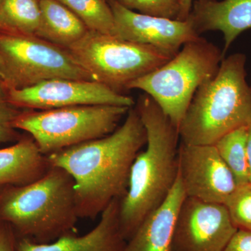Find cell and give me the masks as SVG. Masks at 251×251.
<instances>
[{"label": "cell", "mask_w": 251, "mask_h": 251, "mask_svg": "<svg viewBox=\"0 0 251 251\" xmlns=\"http://www.w3.org/2000/svg\"><path fill=\"white\" fill-rule=\"evenodd\" d=\"M222 50L200 37L186 43L163 66L130 83L153 99L179 129L198 89L216 76L224 59Z\"/></svg>", "instance_id": "5b68a950"}, {"label": "cell", "mask_w": 251, "mask_h": 251, "mask_svg": "<svg viewBox=\"0 0 251 251\" xmlns=\"http://www.w3.org/2000/svg\"><path fill=\"white\" fill-rule=\"evenodd\" d=\"M225 205L237 229L251 232V184L237 186Z\"/></svg>", "instance_id": "44dd1931"}, {"label": "cell", "mask_w": 251, "mask_h": 251, "mask_svg": "<svg viewBox=\"0 0 251 251\" xmlns=\"http://www.w3.org/2000/svg\"><path fill=\"white\" fill-rule=\"evenodd\" d=\"M247 56L231 54L221 61L216 76L196 91L179 126L180 142L214 145L219 138L251 122V90Z\"/></svg>", "instance_id": "277c9868"}, {"label": "cell", "mask_w": 251, "mask_h": 251, "mask_svg": "<svg viewBox=\"0 0 251 251\" xmlns=\"http://www.w3.org/2000/svg\"><path fill=\"white\" fill-rule=\"evenodd\" d=\"M41 23L39 0H2L0 31L36 36Z\"/></svg>", "instance_id": "ac0fdd59"}, {"label": "cell", "mask_w": 251, "mask_h": 251, "mask_svg": "<svg viewBox=\"0 0 251 251\" xmlns=\"http://www.w3.org/2000/svg\"><path fill=\"white\" fill-rule=\"evenodd\" d=\"M178 176L186 197L203 202L226 204L237 183L214 145H188L180 142Z\"/></svg>", "instance_id": "30bf717a"}, {"label": "cell", "mask_w": 251, "mask_h": 251, "mask_svg": "<svg viewBox=\"0 0 251 251\" xmlns=\"http://www.w3.org/2000/svg\"><path fill=\"white\" fill-rule=\"evenodd\" d=\"M121 199H115L100 214L98 224L82 236L69 234L49 244L17 239V251H125L127 241L120 229Z\"/></svg>", "instance_id": "4fadbf2b"}, {"label": "cell", "mask_w": 251, "mask_h": 251, "mask_svg": "<svg viewBox=\"0 0 251 251\" xmlns=\"http://www.w3.org/2000/svg\"><path fill=\"white\" fill-rule=\"evenodd\" d=\"M1 1H2V0H0V5L1 4Z\"/></svg>", "instance_id": "83f0119b"}, {"label": "cell", "mask_w": 251, "mask_h": 251, "mask_svg": "<svg viewBox=\"0 0 251 251\" xmlns=\"http://www.w3.org/2000/svg\"><path fill=\"white\" fill-rule=\"evenodd\" d=\"M126 7L140 14L177 20L179 0H117Z\"/></svg>", "instance_id": "7402d4cb"}, {"label": "cell", "mask_w": 251, "mask_h": 251, "mask_svg": "<svg viewBox=\"0 0 251 251\" xmlns=\"http://www.w3.org/2000/svg\"><path fill=\"white\" fill-rule=\"evenodd\" d=\"M74 185L67 172L50 166L29 184L0 186V221L11 226L17 239L37 244L75 234L79 217Z\"/></svg>", "instance_id": "3957f363"}, {"label": "cell", "mask_w": 251, "mask_h": 251, "mask_svg": "<svg viewBox=\"0 0 251 251\" xmlns=\"http://www.w3.org/2000/svg\"><path fill=\"white\" fill-rule=\"evenodd\" d=\"M248 126L239 127L219 138L214 146L232 172L237 186L249 183L247 143Z\"/></svg>", "instance_id": "d6986e66"}, {"label": "cell", "mask_w": 251, "mask_h": 251, "mask_svg": "<svg viewBox=\"0 0 251 251\" xmlns=\"http://www.w3.org/2000/svg\"><path fill=\"white\" fill-rule=\"evenodd\" d=\"M188 18L199 35L209 31L223 33L225 58L234 40L251 28V0H194Z\"/></svg>", "instance_id": "5bb4252c"}, {"label": "cell", "mask_w": 251, "mask_h": 251, "mask_svg": "<svg viewBox=\"0 0 251 251\" xmlns=\"http://www.w3.org/2000/svg\"><path fill=\"white\" fill-rule=\"evenodd\" d=\"M146 143L139 114L130 108L111 134L46 156L50 166L62 168L74 179L79 219H95L125 196L132 164Z\"/></svg>", "instance_id": "6da1fadb"}, {"label": "cell", "mask_w": 251, "mask_h": 251, "mask_svg": "<svg viewBox=\"0 0 251 251\" xmlns=\"http://www.w3.org/2000/svg\"><path fill=\"white\" fill-rule=\"evenodd\" d=\"M50 167L34 139L21 138L12 146L0 149V186L29 184L40 179Z\"/></svg>", "instance_id": "2e32d148"}, {"label": "cell", "mask_w": 251, "mask_h": 251, "mask_svg": "<svg viewBox=\"0 0 251 251\" xmlns=\"http://www.w3.org/2000/svg\"><path fill=\"white\" fill-rule=\"evenodd\" d=\"M130 108L86 105L22 111L14 122L16 129L30 134L45 156L111 134Z\"/></svg>", "instance_id": "8992f818"}, {"label": "cell", "mask_w": 251, "mask_h": 251, "mask_svg": "<svg viewBox=\"0 0 251 251\" xmlns=\"http://www.w3.org/2000/svg\"><path fill=\"white\" fill-rule=\"evenodd\" d=\"M224 251H251V232L238 229Z\"/></svg>", "instance_id": "cb8c5ba5"}, {"label": "cell", "mask_w": 251, "mask_h": 251, "mask_svg": "<svg viewBox=\"0 0 251 251\" xmlns=\"http://www.w3.org/2000/svg\"><path fill=\"white\" fill-rule=\"evenodd\" d=\"M39 4L41 23L38 37L68 49L88 31L80 18L57 0H39Z\"/></svg>", "instance_id": "e0dca14e"}, {"label": "cell", "mask_w": 251, "mask_h": 251, "mask_svg": "<svg viewBox=\"0 0 251 251\" xmlns=\"http://www.w3.org/2000/svg\"><path fill=\"white\" fill-rule=\"evenodd\" d=\"M21 112L9 101L7 92L0 85V144L18 141L21 138L14 122Z\"/></svg>", "instance_id": "603a6c76"}, {"label": "cell", "mask_w": 251, "mask_h": 251, "mask_svg": "<svg viewBox=\"0 0 251 251\" xmlns=\"http://www.w3.org/2000/svg\"><path fill=\"white\" fill-rule=\"evenodd\" d=\"M250 87H251V84Z\"/></svg>", "instance_id": "f1b7e54d"}, {"label": "cell", "mask_w": 251, "mask_h": 251, "mask_svg": "<svg viewBox=\"0 0 251 251\" xmlns=\"http://www.w3.org/2000/svg\"><path fill=\"white\" fill-rule=\"evenodd\" d=\"M17 237L9 224L0 221V251H17Z\"/></svg>", "instance_id": "d4e9b609"}, {"label": "cell", "mask_w": 251, "mask_h": 251, "mask_svg": "<svg viewBox=\"0 0 251 251\" xmlns=\"http://www.w3.org/2000/svg\"><path fill=\"white\" fill-rule=\"evenodd\" d=\"M180 11L178 21H185L188 19L192 9L193 3L194 0H179Z\"/></svg>", "instance_id": "484cf974"}, {"label": "cell", "mask_w": 251, "mask_h": 251, "mask_svg": "<svg viewBox=\"0 0 251 251\" xmlns=\"http://www.w3.org/2000/svg\"><path fill=\"white\" fill-rule=\"evenodd\" d=\"M18 108L44 110L86 105H112L133 108L131 97L97 81L52 79L22 90L6 91Z\"/></svg>", "instance_id": "9c48e42d"}, {"label": "cell", "mask_w": 251, "mask_h": 251, "mask_svg": "<svg viewBox=\"0 0 251 251\" xmlns=\"http://www.w3.org/2000/svg\"><path fill=\"white\" fill-rule=\"evenodd\" d=\"M80 18L88 30L115 34V20L108 0H57Z\"/></svg>", "instance_id": "ffe728a7"}, {"label": "cell", "mask_w": 251, "mask_h": 251, "mask_svg": "<svg viewBox=\"0 0 251 251\" xmlns=\"http://www.w3.org/2000/svg\"><path fill=\"white\" fill-rule=\"evenodd\" d=\"M115 20V34L125 40L158 48L175 55L186 43L201 37L192 21L140 14L117 0H108Z\"/></svg>", "instance_id": "7c38bea8"}, {"label": "cell", "mask_w": 251, "mask_h": 251, "mask_svg": "<svg viewBox=\"0 0 251 251\" xmlns=\"http://www.w3.org/2000/svg\"><path fill=\"white\" fill-rule=\"evenodd\" d=\"M247 151L248 167H249V183L251 184V122L248 126Z\"/></svg>", "instance_id": "4316f807"}, {"label": "cell", "mask_w": 251, "mask_h": 251, "mask_svg": "<svg viewBox=\"0 0 251 251\" xmlns=\"http://www.w3.org/2000/svg\"><path fill=\"white\" fill-rule=\"evenodd\" d=\"M135 108L146 130L147 143L132 164L126 192L120 201V229L126 241L164 202L178 176L177 127L148 94L140 96Z\"/></svg>", "instance_id": "7a4b0ae2"}, {"label": "cell", "mask_w": 251, "mask_h": 251, "mask_svg": "<svg viewBox=\"0 0 251 251\" xmlns=\"http://www.w3.org/2000/svg\"><path fill=\"white\" fill-rule=\"evenodd\" d=\"M67 49L94 80L121 94L174 57L153 46L91 30Z\"/></svg>", "instance_id": "52a82bcc"}, {"label": "cell", "mask_w": 251, "mask_h": 251, "mask_svg": "<svg viewBox=\"0 0 251 251\" xmlns=\"http://www.w3.org/2000/svg\"><path fill=\"white\" fill-rule=\"evenodd\" d=\"M52 79L95 81L65 48L36 36L0 31V85L5 90Z\"/></svg>", "instance_id": "ba28073f"}, {"label": "cell", "mask_w": 251, "mask_h": 251, "mask_svg": "<svg viewBox=\"0 0 251 251\" xmlns=\"http://www.w3.org/2000/svg\"><path fill=\"white\" fill-rule=\"evenodd\" d=\"M237 229L225 204L186 197L175 224L173 251H224Z\"/></svg>", "instance_id": "8fae6325"}, {"label": "cell", "mask_w": 251, "mask_h": 251, "mask_svg": "<svg viewBox=\"0 0 251 251\" xmlns=\"http://www.w3.org/2000/svg\"><path fill=\"white\" fill-rule=\"evenodd\" d=\"M185 198L178 176L164 202L144 220L127 241L125 251H173L175 224Z\"/></svg>", "instance_id": "9a60e30c"}]
</instances>
